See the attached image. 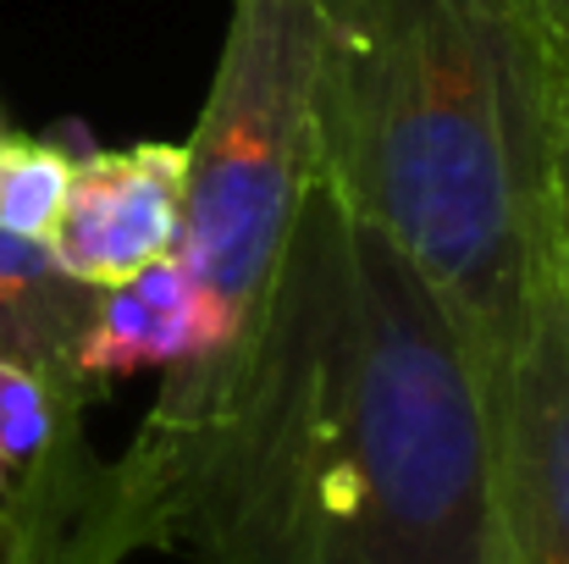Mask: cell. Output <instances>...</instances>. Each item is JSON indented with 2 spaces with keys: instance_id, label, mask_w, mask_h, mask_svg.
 I'll use <instances>...</instances> for the list:
<instances>
[{
  "instance_id": "6da1fadb",
  "label": "cell",
  "mask_w": 569,
  "mask_h": 564,
  "mask_svg": "<svg viewBox=\"0 0 569 564\" xmlns=\"http://www.w3.org/2000/svg\"><path fill=\"white\" fill-rule=\"evenodd\" d=\"M117 515L133 554L193 564H481V376L437 294L321 178L221 409Z\"/></svg>"
},
{
  "instance_id": "7a4b0ae2",
  "label": "cell",
  "mask_w": 569,
  "mask_h": 564,
  "mask_svg": "<svg viewBox=\"0 0 569 564\" xmlns=\"http://www.w3.org/2000/svg\"><path fill=\"white\" fill-rule=\"evenodd\" d=\"M559 61L515 0H316V178L409 260L481 387L553 232Z\"/></svg>"
},
{
  "instance_id": "3957f363",
  "label": "cell",
  "mask_w": 569,
  "mask_h": 564,
  "mask_svg": "<svg viewBox=\"0 0 569 564\" xmlns=\"http://www.w3.org/2000/svg\"><path fill=\"white\" fill-rule=\"evenodd\" d=\"M316 0H232L204 111L183 145V221L172 260L199 299V349L161 376L133 448L111 459L117 493L167 471L221 409L260 333L282 249L316 184L310 133Z\"/></svg>"
},
{
  "instance_id": "277c9868",
  "label": "cell",
  "mask_w": 569,
  "mask_h": 564,
  "mask_svg": "<svg viewBox=\"0 0 569 564\" xmlns=\"http://www.w3.org/2000/svg\"><path fill=\"white\" fill-rule=\"evenodd\" d=\"M487 404L481 564H569V266L553 244Z\"/></svg>"
},
{
  "instance_id": "5b68a950",
  "label": "cell",
  "mask_w": 569,
  "mask_h": 564,
  "mask_svg": "<svg viewBox=\"0 0 569 564\" xmlns=\"http://www.w3.org/2000/svg\"><path fill=\"white\" fill-rule=\"evenodd\" d=\"M183 145L161 139L128 150H78L67 210L50 232L56 266L89 288H117L167 260L183 221Z\"/></svg>"
},
{
  "instance_id": "8992f818",
  "label": "cell",
  "mask_w": 569,
  "mask_h": 564,
  "mask_svg": "<svg viewBox=\"0 0 569 564\" xmlns=\"http://www.w3.org/2000/svg\"><path fill=\"white\" fill-rule=\"evenodd\" d=\"M100 288L67 277L50 244L0 232V360L44 376L67 393L100 398L78 372V344L94 321Z\"/></svg>"
},
{
  "instance_id": "52a82bcc",
  "label": "cell",
  "mask_w": 569,
  "mask_h": 564,
  "mask_svg": "<svg viewBox=\"0 0 569 564\" xmlns=\"http://www.w3.org/2000/svg\"><path fill=\"white\" fill-rule=\"evenodd\" d=\"M199 349V299L178 260L144 266L133 283L100 288L94 321L78 344V372L94 393L133 372H178Z\"/></svg>"
},
{
  "instance_id": "ba28073f",
  "label": "cell",
  "mask_w": 569,
  "mask_h": 564,
  "mask_svg": "<svg viewBox=\"0 0 569 564\" xmlns=\"http://www.w3.org/2000/svg\"><path fill=\"white\" fill-rule=\"evenodd\" d=\"M83 139H17L0 133V232H17L28 244H50Z\"/></svg>"
},
{
  "instance_id": "9c48e42d",
  "label": "cell",
  "mask_w": 569,
  "mask_h": 564,
  "mask_svg": "<svg viewBox=\"0 0 569 564\" xmlns=\"http://www.w3.org/2000/svg\"><path fill=\"white\" fill-rule=\"evenodd\" d=\"M553 232L569 266V78L559 72V122H553Z\"/></svg>"
},
{
  "instance_id": "30bf717a",
  "label": "cell",
  "mask_w": 569,
  "mask_h": 564,
  "mask_svg": "<svg viewBox=\"0 0 569 564\" xmlns=\"http://www.w3.org/2000/svg\"><path fill=\"white\" fill-rule=\"evenodd\" d=\"M515 6H520V17L542 33L548 56L559 61V72L569 78V0H515Z\"/></svg>"
},
{
  "instance_id": "8fae6325",
  "label": "cell",
  "mask_w": 569,
  "mask_h": 564,
  "mask_svg": "<svg viewBox=\"0 0 569 564\" xmlns=\"http://www.w3.org/2000/svg\"><path fill=\"white\" fill-rule=\"evenodd\" d=\"M0 133H6V128H0Z\"/></svg>"
}]
</instances>
